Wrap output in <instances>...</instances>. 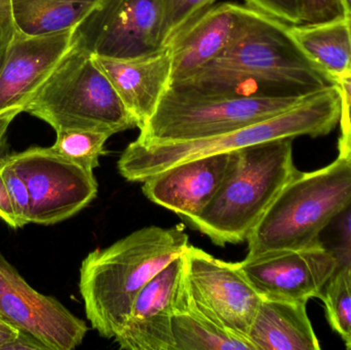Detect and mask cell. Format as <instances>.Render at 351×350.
Returning <instances> with one entry per match:
<instances>
[{
  "mask_svg": "<svg viewBox=\"0 0 351 350\" xmlns=\"http://www.w3.org/2000/svg\"><path fill=\"white\" fill-rule=\"evenodd\" d=\"M339 123L341 129H351V101L344 98H342Z\"/></svg>",
  "mask_w": 351,
  "mask_h": 350,
  "instance_id": "obj_35",
  "label": "cell"
},
{
  "mask_svg": "<svg viewBox=\"0 0 351 350\" xmlns=\"http://www.w3.org/2000/svg\"><path fill=\"white\" fill-rule=\"evenodd\" d=\"M1 350H49L38 339L29 333L20 331L16 338L8 345H4Z\"/></svg>",
  "mask_w": 351,
  "mask_h": 350,
  "instance_id": "obj_31",
  "label": "cell"
},
{
  "mask_svg": "<svg viewBox=\"0 0 351 350\" xmlns=\"http://www.w3.org/2000/svg\"><path fill=\"white\" fill-rule=\"evenodd\" d=\"M245 5L289 25L301 24L298 0H245Z\"/></svg>",
  "mask_w": 351,
  "mask_h": 350,
  "instance_id": "obj_28",
  "label": "cell"
},
{
  "mask_svg": "<svg viewBox=\"0 0 351 350\" xmlns=\"http://www.w3.org/2000/svg\"><path fill=\"white\" fill-rule=\"evenodd\" d=\"M28 187L30 223L53 225L88 207L98 193L94 172L56 153L51 147H31L6 155Z\"/></svg>",
  "mask_w": 351,
  "mask_h": 350,
  "instance_id": "obj_8",
  "label": "cell"
},
{
  "mask_svg": "<svg viewBox=\"0 0 351 350\" xmlns=\"http://www.w3.org/2000/svg\"><path fill=\"white\" fill-rule=\"evenodd\" d=\"M176 350H256L253 343L221 328L196 310L182 279L172 321Z\"/></svg>",
  "mask_w": 351,
  "mask_h": 350,
  "instance_id": "obj_20",
  "label": "cell"
},
{
  "mask_svg": "<svg viewBox=\"0 0 351 350\" xmlns=\"http://www.w3.org/2000/svg\"><path fill=\"white\" fill-rule=\"evenodd\" d=\"M22 111L20 109H10L0 113V164L8 154H5L6 140L10 123Z\"/></svg>",
  "mask_w": 351,
  "mask_h": 350,
  "instance_id": "obj_32",
  "label": "cell"
},
{
  "mask_svg": "<svg viewBox=\"0 0 351 350\" xmlns=\"http://www.w3.org/2000/svg\"><path fill=\"white\" fill-rule=\"evenodd\" d=\"M183 257L158 273L140 291L115 336L125 350H176L172 321L183 279Z\"/></svg>",
  "mask_w": 351,
  "mask_h": 350,
  "instance_id": "obj_14",
  "label": "cell"
},
{
  "mask_svg": "<svg viewBox=\"0 0 351 350\" xmlns=\"http://www.w3.org/2000/svg\"><path fill=\"white\" fill-rule=\"evenodd\" d=\"M80 27V26H78ZM78 27L29 34L16 27L0 69V113L25 106L78 40Z\"/></svg>",
  "mask_w": 351,
  "mask_h": 350,
  "instance_id": "obj_13",
  "label": "cell"
},
{
  "mask_svg": "<svg viewBox=\"0 0 351 350\" xmlns=\"http://www.w3.org/2000/svg\"><path fill=\"white\" fill-rule=\"evenodd\" d=\"M188 246L189 238L181 226H148L84 259L80 295L86 318L100 336L115 338L140 291Z\"/></svg>",
  "mask_w": 351,
  "mask_h": 350,
  "instance_id": "obj_2",
  "label": "cell"
},
{
  "mask_svg": "<svg viewBox=\"0 0 351 350\" xmlns=\"http://www.w3.org/2000/svg\"><path fill=\"white\" fill-rule=\"evenodd\" d=\"M319 244L337 261L351 268V199L321 232Z\"/></svg>",
  "mask_w": 351,
  "mask_h": 350,
  "instance_id": "obj_24",
  "label": "cell"
},
{
  "mask_svg": "<svg viewBox=\"0 0 351 350\" xmlns=\"http://www.w3.org/2000/svg\"><path fill=\"white\" fill-rule=\"evenodd\" d=\"M217 0H165L164 45Z\"/></svg>",
  "mask_w": 351,
  "mask_h": 350,
  "instance_id": "obj_25",
  "label": "cell"
},
{
  "mask_svg": "<svg viewBox=\"0 0 351 350\" xmlns=\"http://www.w3.org/2000/svg\"><path fill=\"white\" fill-rule=\"evenodd\" d=\"M104 0H12L16 27L29 34L78 27Z\"/></svg>",
  "mask_w": 351,
  "mask_h": 350,
  "instance_id": "obj_21",
  "label": "cell"
},
{
  "mask_svg": "<svg viewBox=\"0 0 351 350\" xmlns=\"http://www.w3.org/2000/svg\"><path fill=\"white\" fill-rule=\"evenodd\" d=\"M290 26L252 8L230 47L171 86L219 96L303 97L334 86L301 51Z\"/></svg>",
  "mask_w": 351,
  "mask_h": 350,
  "instance_id": "obj_1",
  "label": "cell"
},
{
  "mask_svg": "<svg viewBox=\"0 0 351 350\" xmlns=\"http://www.w3.org/2000/svg\"><path fill=\"white\" fill-rule=\"evenodd\" d=\"M93 58L135 118L138 129H141L156 112L171 86L173 60L169 47L128 59L94 53Z\"/></svg>",
  "mask_w": 351,
  "mask_h": 350,
  "instance_id": "obj_17",
  "label": "cell"
},
{
  "mask_svg": "<svg viewBox=\"0 0 351 350\" xmlns=\"http://www.w3.org/2000/svg\"><path fill=\"white\" fill-rule=\"evenodd\" d=\"M291 34L307 58L334 84L351 68L348 18L291 25Z\"/></svg>",
  "mask_w": 351,
  "mask_h": 350,
  "instance_id": "obj_19",
  "label": "cell"
},
{
  "mask_svg": "<svg viewBox=\"0 0 351 350\" xmlns=\"http://www.w3.org/2000/svg\"><path fill=\"white\" fill-rule=\"evenodd\" d=\"M19 333H20V330L18 328L0 318V350L4 345L14 341Z\"/></svg>",
  "mask_w": 351,
  "mask_h": 350,
  "instance_id": "obj_34",
  "label": "cell"
},
{
  "mask_svg": "<svg viewBox=\"0 0 351 350\" xmlns=\"http://www.w3.org/2000/svg\"><path fill=\"white\" fill-rule=\"evenodd\" d=\"M16 28L12 0H0V69L3 65Z\"/></svg>",
  "mask_w": 351,
  "mask_h": 350,
  "instance_id": "obj_29",
  "label": "cell"
},
{
  "mask_svg": "<svg viewBox=\"0 0 351 350\" xmlns=\"http://www.w3.org/2000/svg\"><path fill=\"white\" fill-rule=\"evenodd\" d=\"M350 199L351 166L342 158L299 172L247 236V256L319 245L321 232Z\"/></svg>",
  "mask_w": 351,
  "mask_h": 350,
  "instance_id": "obj_5",
  "label": "cell"
},
{
  "mask_svg": "<svg viewBox=\"0 0 351 350\" xmlns=\"http://www.w3.org/2000/svg\"><path fill=\"white\" fill-rule=\"evenodd\" d=\"M346 347L348 350H351V341H350V342L346 343Z\"/></svg>",
  "mask_w": 351,
  "mask_h": 350,
  "instance_id": "obj_38",
  "label": "cell"
},
{
  "mask_svg": "<svg viewBox=\"0 0 351 350\" xmlns=\"http://www.w3.org/2000/svg\"><path fill=\"white\" fill-rule=\"evenodd\" d=\"M309 96H219L170 86L136 141L149 145L224 135L276 116Z\"/></svg>",
  "mask_w": 351,
  "mask_h": 350,
  "instance_id": "obj_7",
  "label": "cell"
},
{
  "mask_svg": "<svg viewBox=\"0 0 351 350\" xmlns=\"http://www.w3.org/2000/svg\"><path fill=\"white\" fill-rule=\"evenodd\" d=\"M338 158L346 160L351 166V129H341L338 141Z\"/></svg>",
  "mask_w": 351,
  "mask_h": 350,
  "instance_id": "obj_33",
  "label": "cell"
},
{
  "mask_svg": "<svg viewBox=\"0 0 351 350\" xmlns=\"http://www.w3.org/2000/svg\"><path fill=\"white\" fill-rule=\"evenodd\" d=\"M182 257L184 290L196 310L221 328L247 338L262 299L239 263L225 262L193 246Z\"/></svg>",
  "mask_w": 351,
  "mask_h": 350,
  "instance_id": "obj_9",
  "label": "cell"
},
{
  "mask_svg": "<svg viewBox=\"0 0 351 350\" xmlns=\"http://www.w3.org/2000/svg\"><path fill=\"white\" fill-rule=\"evenodd\" d=\"M56 134L57 137L51 149L90 172L100 166L105 144L111 137L104 132L82 129H59Z\"/></svg>",
  "mask_w": 351,
  "mask_h": 350,
  "instance_id": "obj_22",
  "label": "cell"
},
{
  "mask_svg": "<svg viewBox=\"0 0 351 350\" xmlns=\"http://www.w3.org/2000/svg\"><path fill=\"white\" fill-rule=\"evenodd\" d=\"M233 152L195 158L167 168L144 181L149 201L188 222L199 215L216 195L232 164Z\"/></svg>",
  "mask_w": 351,
  "mask_h": 350,
  "instance_id": "obj_16",
  "label": "cell"
},
{
  "mask_svg": "<svg viewBox=\"0 0 351 350\" xmlns=\"http://www.w3.org/2000/svg\"><path fill=\"white\" fill-rule=\"evenodd\" d=\"M321 299L331 328L343 339L351 341V268L337 267L324 287Z\"/></svg>",
  "mask_w": 351,
  "mask_h": 350,
  "instance_id": "obj_23",
  "label": "cell"
},
{
  "mask_svg": "<svg viewBox=\"0 0 351 350\" xmlns=\"http://www.w3.org/2000/svg\"><path fill=\"white\" fill-rule=\"evenodd\" d=\"M0 318L49 350H73L88 333L84 321L51 296L33 289L0 253Z\"/></svg>",
  "mask_w": 351,
  "mask_h": 350,
  "instance_id": "obj_11",
  "label": "cell"
},
{
  "mask_svg": "<svg viewBox=\"0 0 351 350\" xmlns=\"http://www.w3.org/2000/svg\"><path fill=\"white\" fill-rule=\"evenodd\" d=\"M247 338L256 350H319L306 304L261 300Z\"/></svg>",
  "mask_w": 351,
  "mask_h": 350,
  "instance_id": "obj_18",
  "label": "cell"
},
{
  "mask_svg": "<svg viewBox=\"0 0 351 350\" xmlns=\"http://www.w3.org/2000/svg\"><path fill=\"white\" fill-rule=\"evenodd\" d=\"M165 0H104L78 27L80 39L94 55H149L164 45Z\"/></svg>",
  "mask_w": 351,
  "mask_h": 350,
  "instance_id": "obj_10",
  "label": "cell"
},
{
  "mask_svg": "<svg viewBox=\"0 0 351 350\" xmlns=\"http://www.w3.org/2000/svg\"><path fill=\"white\" fill-rule=\"evenodd\" d=\"M0 171L12 199L18 227H24L30 223V195L28 187L24 180L14 172L12 166L6 164L4 160L0 164Z\"/></svg>",
  "mask_w": 351,
  "mask_h": 350,
  "instance_id": "obj_26",
  "label": "cell"
},
{
  "mask_svg": "<svg viewBox=\"0 0 351 350\" xmlns=\"http://www.w3.org/2000/svg\"><path fill=\"white\" fill-rule=\"evenodd\" d=\"M346 18H351V0H342Z\"/></svg>",
  "mask_w": 351,
  "mask_h": 350,
  "instance_id": "obj_37",
  "label": "cell"
},
{
  "mask_svg": "<svg viewBox=\"0 0 351 350\" xmlns=\"http://www.w3.org/2000/svg\"><path fill=\"white\" fill-rule=\"evenodd\" d=\"M336 84L339 86L342 98L351 101V68L336 82Z\"/></svg>",
  "mask_w": 351,
  "mask_h": 350,
  "instance_id": "obj_36",
  "label": "cell"
},
{
  "mask_svg": "<svg viewBox=\"0 0 351 350\" xmlns=\"http://www.w3.org/2000/svg\"><path fill=\"white\" fill-rule=\"evenodd\" d=\"M239 263L250 285L264 300L307 304L322 292L338 267L321 245L247 256Z\"/></svg>",
  "mask_w": 351,
  "mask_h": 350,
  "instance_id": "obj_12",
  "label": "cell"
},
{
  "mask_svg": "<svg viewBox=\"0 0 351 350\" xmlns=\"http://www.w3.org/2000/svg\"><path fill=\"white\" fill-rule=\"evenodd\" d=\"M348 25H350V37H351V18H348Z\"/></svg>",
  "mask_w": 351,
  "mask_h": 350,
  "instance_id": "obj_39",
  "label": "cell"
},
{
  "mask_svg": "<svg viewBox=\"0 0 351 350\" xmlns=\"http://www.w3.org/2000/svg\"><path fill=\"white\" fill-rule=\"evenodd\" d=\"M292 138L262 142L233 152L232 164L220 188L199 215L194 229L217 246L247 242L284 187L298 174Z\"/></svg>",
  "mask_w": 351,
  "mask_h": 350,
  "instance_id": "obj_4",
  "label": "cell"
},
{
  "mask_svg": "<svg viewBox=\"0 0 351 350\" xmlns=\"http://www.w3.org/2000/svg\"><path fill=\"white\" fill-rule=\"evenodd\" d=\"M0 218L10 227L14 228V229L19 228L14 208H12V199H10L8 187H6L5 182H4L1 171H0Z\"/></svg>",
  "mask_w": 351,
  "mask_h": 350,
  "instance_id": "obj_30",
  "label": "cell"
},
{
  "mask_svg": "<svg viewBox=\"0 0 351 350\" xmlns=\"http://www.w3.org/2000/svg\"><path fill=\"white\" fill-rule=\"evenodd\" d=\"M342 96L337 84L311 95L293 108L261 123L208 139L177 143L132 142L119 158V174L130 182H144L182 162L229 153L247 146L301 136L328 135L339 123Z\"/></svg>",
  "mask_w": 351,
  "mask_h": 350,
  "instance_id": "obj_3",
  "label": "cell"
},
{
  "mask_svg": "<svg viewBox=\"0 0 351 350\" xmlns=\"http://www.w3.org/2000/svg\"><path fill=\"white\" fill-rule=\"evenodd\" d=\"M301 24H319L346 18L342 0H298Z\"/></svg>",
  "mask_w": 351,
  "mask_h": 350,
  "instance_id": "obj_27",
  "label": "cell"
},
{
  "mask_svg": "<svg viewBox=\"0 0 351 350\" xmlns=\"http://www.w3.org/2000/svg\"><path fill=\"white\" fill-rule=\"evenodd\" d=\"M24 112L64 129H93L110 136L137 127L93 53L78 40L38 88Z\"/></svg>",
  "mask_w": 351,
  "mask_h": 350,
  "instance_id": "obj_6",
  "label": "cell"
},
{
  "mask_svg": "<svg viewBox=\"0 0 351 350\" xmlns=\"http://www.w3.org/2000/svg\"><path fill=\"white\" fill-rule=\"evenodd\" d=\"M247 5L215 3L167 43L172 53V82H179L216 59L239 36L251 16Z\"/></svg>",
  "mask_w": 351,
  "mask_h": 350,
  "instance_id": "obj_15",
  "label": "cell"
}]
</instances>
